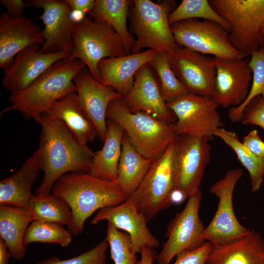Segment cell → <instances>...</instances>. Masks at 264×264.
Masks as SVG:
<instances>
[{"mask_svg":"<svg viewBox=\"0 0 264 264\" xmlns=\"http://www.w3.org/2000/svg\"><path fill=\"white\" fill-rule=\"evenodd\" d=\"M70 6L71 10L83 12L88 14L93 7L94 0H66Z\"/></svg>","mask_w":264,"mask_h":264,"instance_id":"obj_42","label":"cell"},{"mask_svg":"<svg viewBox=\"0 0 264 264\" xmlns=\"http://www.w3.org/2000/svg\"><path fill=\"white\" fill-rule=\"evenodd\" d=\"M214 59L216 75L211 97L219 107L231 108L240 106L247 97L252 82L249 58Z\"/></svg>","mask_w":264,"mask_h":264,"instance_id":"obj_15","label":"cell"},{"mask_svg":"<svg viewBox=\"0 0 264 264\" xmlns=\"http://www.w3.org/2000/svg\"><path fill=\"white\" fill-rule=\"evenodd\" d=\"M201 198L199 189L188 198L184 208L168 224L167 240L156 256L158 264H169L175 256L198 248L206 242L202 237L205 227L199 216Z\"/></svg>","mask_w":264,"mask_h":264,"instance_id":"obj_12","label":"cell"},{"mask_svg":"<svg viewBox=\"0 0 264 264\" xmlns=\"http://www.w3.org/2000/svg\"><path fill=\"white\" fill-rule=\"evenodd\" d=\"M141 259L136 264H153L156 258V253L154 248L147 247L140 252Z\"/></svg>","mask_w":264,"mask_h":264,"instance_id":"obj_43","label":"cell"},{"mask_svg":"<svg viewBox=\"0 0 264 264\" xmlns=\"http://www.w3.org/2000/svg\"><path fill=\"white\" fill-rule=\"evenodd\" d=\"M167 106L176 117L174 129L177 136L212 137L223 126L219 106L211 97L188 93L167 103Z\"/></svg>","mask_w":264,"mask_h":264,"instance_id":"obj_13","label":"cell"},{"mask_svg":"<svg viewBox=\"0 0 264 264\" xmlns=\"http://www.w3.org/2000/svg\"><path fill=\"white\" fill-rule=\"evenodd\" d=\"M39 124L37 150L44 175L35 195L50 193L55 182L68 172L88 173L94 153L82 146L66 125L49 113L41 115Z\"/></svg>","mask_w":264,"mask_h":264,"instance_id":"obj_1","label":"cell"},{"mask_svg":"<svg viewBox=\"0 0 264 264\" xmlns=\"http://www.w3.org/2000/svg\"><path fill=\"white\" fill-rule=\"evenodd\" d=\"M28 209L34 220L67 226L71 220V209L67 203L52 193L33 195Z\"/></svg>","mask_w":264,"mask_h":264,"instance_id":"obj_30","label":"cell"},{"mask_svg":"<svg viewBox=\"0 0 264 264\" xmlns=\"http://www.w3.org/2000/svg\"><path fill=\"white\" fill-rule=\"evenodd\" d=\"M30 6L42 9L36 18L42 21L44 40L40 51L45 54L58 52L71 54L73 47L72 32L76 24L71 17V9L66 0H29Z\"/></svg>","mask_w":264,"mask_h":264,"instance_id":"obj_14","label":"cell"},{"mask_svg":"<svg viewBox=\"0 0 264 264\" xmlns=\"http://www.w3.org/2000/svg\"><path fill=\"white\" fill-rule=\"evenodd\" d=\"M42 30L33 20L22 15L11 17L7 12L0 16V67L4 70L15 56L26 47L44 42Z\"/></svg>","mask_w":264,"mask_h":264,"instance_id":"obj_20","label":"cell"},{"mask_svg":"<svg viewBox=\"0 0 264 264\" xmlns=\"http://www.w3.org/2000/svg\"><path fill=\"white\" fill-rule=\"evenodd\" d=\"M154 160L139 153L124 133L115 182L127 197L139 187Z\"/></svg>","mask_w":264,"mask_h":264,"instance_id":"obj_28","label":"cell"},{"mask_svg":"<svg viewBox=\"0 0 264 264\" xmlns=\"http://www.w3.org/2000/svg\"><path fill=\"white\" fill-rule=\"evenodd\" d=\"M175 141L154 159L142 182L132 194L136 207L147 221L173 203L175 190Z\"/></svg>","mask_w":264,"mask_h":264,"instance_id":"obj_8","label":"cell"},{"mask_svg":"<svg viewBox=\"0 0 264 264\" xmlns=\"http://www.w3.org/2000/svg\"><path fill=\"white\" fill-rule=\"evenodd\" d=\"M243 173L241 169L230 170L209 189L211 193L217 197L219 202L215 215L205 227L202 237L213 246L231 242L243 237L250 231L239 221L233 205L234 189Z\"/></svg>","mask_w":264,"mask_h":264,"instance_id":"obj_10","label":"cell"},{"mask_svg":"<svg viewBox=\"0 0 264 264\" xmlns=\"http://www.w3.org/2000/svg\"><path fill=\"white\" fill-rule=\"evenodd\" d=\"M10 255L7 246L0 238V264H8Z\"/></svg>","mask_w":264,"mask_h":264,"instance_id":"obj_44","label":"cell"},{"mask_svg":"<svg viewBox=\"0 0 264 264\" xmlns=\"http://www.w3.org/2000/svg\"><path fill=\"white\" fill-rule=\"evenodd\" d=\"M249 56L248 66L252 73L250 88L244 101L230 109L228 115L233 122L241 121L245 107L252 99L259 95L264 96V49L260 48Z\"/></svg>","mask_w":264,"mask_h":264,"instance_id":"obj_35","label":"cell"},{"mask_svg":"<svg viewBox=\"0 0 264 264\" xmlns=\"http://www.w3.org/2000/svg\"><path fill=\"white\" fill-rule=\"evenodd\" d=\"M261 48H262L264 49V33L262 38Z\"/></svg>","mask_w":264,"mask_h":264,"instance_id":"obj_45","label":"cell"},{"mask_svg":"<svg viewBox=\"0 0 264 264\" xmlns=\"http://www.w3.org/2000/svg\"><path fill=\"white\" fill-rule=\"evenodd\" d=\"M213 136L220 138L234 151L238 159L249 174L252 191H258L264 181V159L252 154L240 141L237 133L233 131L220 128L215 131Z\"/></svg>","mask_w":264,"mask_h":264,"instance_id":"obj_31","label":"cell"},{"mask_svg":"<svg viewBox=\"0 0 264 264\" xmlns=\"http://www.w3.org/2000/svg\"><path fill=\"white\" fill-rule=\"evenodd\" d=\"M106 118L122 128L139 153L153 159L161 155L177 137L174 124L166 123L145 112H131L122 99L113 100L110 103Z\"/></svg>","mask_w":264,"mask_h":264,"instance_id":"obj_4","label":"cell"},{"mask_svg":"<svg viewBox=\"0 0 264 264\" xmlns=\"http://www.w3.org/2000/svg\"><path fill=\"white\" fill-rule=\"evenodd\" d=\"M157 53L149 49L142 52L101 60L98 67L102 84L113 88L124 97L132 88L136 72Z\"/></svg>","mask_w":264,"mask_h":264,"instance_id":"obj_22","label":"cell"},{"mask_svg":"<svg viewBox=\"0 0 264 264\" xmlns=\"http://www.w3.org/2000/svg\"><path fill=\"white\" fill-rule=\"evenodd\" d=\"M208 136H177L175 141V189L186 199L199 190L205 169L211 158Z\"/></svg>","mask_w":264,"mask_h":264,"instance_id":"obj_11","label":"cell"},{"mask_svg":"<svg viewBox=\"0 0 264 264\" xmlns=\"http://www.w3.org/2000/svg\"><path fill=\"white\" fill-rule=\"evenodd\" d=\"M28 209L16 206L0 205V238L7 246L10 257L23 259L26 246L23 242L26 230L33 221Z\"/></svg>","mask_w":264,"mask_h":264,"instance_id":"obj_26","label":"cell"},{"mask_svg":"<svg viewBox=\"0 0 264 264\" xmlns=\"http://www.w3.org/2000/svg\"><path fill=\"white\" fill-rule=\"evenodd\" d=\"M107 132L100 150L94 153L89 174L101 179L115 181L125 132L116 123L107 121Z\"/></svg>","mask_w":264,"mask_h":264,"instance_id":"obj_27","label":"cell"},{"mask_svg":"<svg viewBox=\"0 0 264 264\" xmlns=\"http://www.w3.org/2000/svg\"><path fill=\"white\" fill-rule=\"evenodd\" d=\"M72 234L57 223L34 220L27 228L23 239L25 246L33 242L57 244L67 247L71 242Z\"/></svg>","mask_w":264,"mask_h":264,"instance_id":"obj_34","label":"cell"},{"mask_svg":"<svg viewBox=\"0 0 264 264\" xmlns=\"http://www.w3.org/2000/svg\"><path fill=\"white\" fill-rule=\"evenodd\" d=\"M47 112L62 121L85 148H88L87 143L93 142L98 135L95 127L82 106L76 92L55 102Z\"/></svg>","mask_w":264,"mask_h":264,"instance_id":"obj_25","label":"cell"},{"mask_svg":"<svg viewBox=\"0 0 264 264\" xmlns=\"http://www.w3.org/2000/svg\"><path fill=\"white\" fill-rule=\"evenodd\" d=\"M148 64L156 72L162 94L167 103L188 93L172 69L169 55L158 53Z\"/></svg>","mask_w":264,"mask_h":264,"instance_id":"obj_33","label":"cell"},{"mask_svg":"<svg viewBox=\"0 0 264 264\" xmlns=\"http://www.w3.org/2000/svg\"><path fill=\"white\" fill-rule=\"evenodd\" d=\"M51 191L71 209V220L67 227L73 236L84 232L86 220L95 212L119 205L128 198L115 181L84 173L62 176L55 182Z\"/></svg>","mask_w":264,"mask_h":264,"instance_id":"obj_2","label":"cell"},{"mask_svg":"<svg viewBox=\"0 0 264 264\" xmlns=\"http://www.w3.org/2000/svg\"><path fill=\"white\" fill-rule=\"evenodd\" d=\"M40 170L38 150L28 158L13 175L0 181V205L28 209L33 195L31 189Z\"/></svg>","mask_w":264,"mask_h":264,"instance_id":"obj_24","label":"cell"},{"mask_svg":"<svg viewBox=\"0 0 264 264\" xmlns=\"http://www.w3.org/2000/svg\"><path fill=\"white\" fill-rule=\"evenodd\" d=\"M230 26L233 45L247 57L261 48L264 33V0H209Z\"/></svg>","mask_w":264,"mask_h":264,"instance_id":"obj_7","label":"cell"},{"mask_svg":"<svg viewBox=\"0 0 264 264\" xmlns=\"http://www.w3.org/2000/svg\"><path fill=\"white\" fill-rule=\"evenodd\" d=\"M242 143L255 156L264 159V141L260 138L256 130L250 131L244 137Z\"/></svg>","mask_w":264,"mask_h":264,"instance_id":"obj_40","label":"cell"},{"mask_svg":"<svg viewBox=\"0 0 264 264\" xmlns=\"http://www.w3.org/2000/svg\"><path fill=\"white\" fill-rule=\"evenodd\" d=\"M0 3L7 10V13L13 17L22 16L24 10L30 6L28 1L22 0H0Z\"/></svg>","mask_w":264,"mask_h":264,"instance_id":"obj_41","label":"cell"},{"mask_svg":"<svg viewBox=\"0 0 264 264\" xmlns=\"http://www.w3.org/2000/svg\"><path fill=\"white\" fill-rule=\"evenodd\" d=\"M207 264H264V239L254 230L231 242L213 246Z\"/></svg>","mask_w":264,"mask_h":264,"instance_id":"obj_23","label":"cell"},{"mask_svg":"<svg viewBox=\"0 0 264 264\" xmlns=\"http://www.w3.org/2000/svg\"><path fill=\"white\" fill-rule=\"evenodd\" d=\"M169 56L172 69L188 93L211 97L216 75L214 58L180 46Z\"/></svg>","mask_w":264,"mask_h":264,"instance_id":"obj_16","label":"cell"},{"mask_svg":"<svg viewBox=\"0 0 264 264\" xmlns=\"http://www.w3.org/2000/svg\"><path fill=\"white\" fill-rule=\"evenodd\" d=\"M174 3L172 0L157 3L149 0L132 1L131 22L137 39L131 54L147 47L171 55L180 46L175 41L169 22Z\"/></svg>","mask_w":264,"mask_h":264,"instance_id":"obj_5","label":"cell"},{"mask_svg":"<svg viewBox=\"0 0 264 264\" xmlns=\"http://www.w3.org/2000/svg\"><path fill=\"white\" fill-rule=\"evenodd\" d=\"M107 220L115 228L126 231L133 250L140 253L145 247L155 248L159 242L148 228L145 216L137 210L132 194L119 205L99 209L90 221L93 225Z\"/></svg>","mask_w":264,"mask_h":264,"instance_id":"obj_17","label":"cell"},{"mask_svg":"<svg viewBox=\"0 0 264 264\" xmlns=\"http://www.w3.org/2000/svg\"><path fill=\"white\" fill-rule=\"evenodd\" d=\"M72 38L73 47L70 57L83 62L91 75L101 83L99 62L104 58L127 55L119 35L102 21L86 17L74 25Z\"/></svg>","mask_w":264,"mask_h":264,"instance_id":"obj_6","label":"cell"},{"mask_svg":"<svg viewBox=\"0 0 264 264\" xmlns=\"http://www.w3.org/2000/svg\"><path fill=\"white\" fill-rule=\"evenodd\" d=\"M131 3L129 0H96L88 16L109 24L120 37L127 55L131 54L135 41L127 26Z\"/></svg>","mask_w":264,"mask_h":264,"instance_id":"obj_29","label":"cell"},{"mask_svg":"<svg viewBox=\"0 0 264 264\" xmlns=\"http://www.w3.org/2000/svg\"><path fill=\"white\" fill-rule=\"evenodd\" d=\"M170 26L175 41L180 46L216 58H247L233 45L229 33L214 22L191 19L178 22Z\"/></svg>","mask_w":264,"mask_h":264,"instance_id":"obj_9","label":"cell"},{"mask_svg":"<svg viewBox=\"0 0 264 264\" xmlns=\"http://www.w3.org/2000/svg\"><path fill=\"white\" fill-rule=\"evenodd\" d=\"M212 247L213 244L206 241L198 248L184 252L177 255L173 264H207L208 258Z\"/></svg>","mask_w":264,"mask_h":264,"instance_id":"obj_39","label":"cell"},{"mask_svg":"<svg viewBox=\"0 0 264 264\" xmlns=\"http://www.w3.org/2000/svg\"><path fill=\"white\" fill-rule=\"evenodd\" d=\"M106 239L110 248V258L114 264H136V254L133 250L129 235L107 223Z\"/></svg>","mask_w":264,"mask_h":264,"instance_id":"obj_36","label":"cell"},{"mask_svg":"<svg viewBox=\"0 0 264 264\" xmlns=\"http://www.w3.org/2000/svg\"><path fill=\"white\" fill-rule=\"evenodd\" d=\"M241 121L246 125H256L264 129V96H257L245 107Z\"/></svg>","mask_w":264,"mask_h":264,"instance_id":"obj_38","label":"cell"},{"mask_svg":"<svg viewBox=\"0 0 264 264\" xmlns=\"http://www.w3.org/2000/svg\"><path fill=\"white\" fill-rule=\"evenodd\" d=\"M202 19L214 22L229 33L228 22L214 9L208 0H183L169 14L170 25L176 22L191 19Z\"/></svg>","mask_w":264,"mask_h":264,"instance_id":"obj_32","label":"cell"},{"mask_svg":"<svg viewBox=\"0 0 264 264\" xmlns=\"http://www.w3.org/2000/svg\"><path fill=\"white\" fill-rule=\"evenodd\" d=\"M86 67L81 60L70 56L56 62L26 88L11 93V105L1 114L18 110L25 118L39 124L41 115L47 112L55 102L76 92L73 79Z\"/></svg>","mask_w":264,"mask_h":264,"instance_id":"obj_3","label":"cell"},{"mask_svg":"<svg viewBox=\"0 0 264 264\" xmlns=\"http://www.w3.org/2000/svg\"><path fill=\"white\" fill-rule=\"evenodd\" d=\"M108 246L105 239L91 249L71 258L61 260L58 257L52 256L35 264H106Z\"/></svg>","mask_w":264,"mask_h":264,"instance_id":"obj_37","label":"cell"},{"mask_svg":"<svg viewBox=\"0 0 264 264\" xmlns=\"http://www.w3.org/2000/svg\"><path fill=\"white\" fill-rule=\"evenodd\" d=\"M148 64L141 66L134 75L133 86L122 101L130 111H143L169 124L176 117L168 108L159 84Z\"/></svg>","mask_w":264,"mask_h":264,"instance_id":"obj_19","label":"cell"},{"mask_svg":"<svg viewBox=\"0 0 264 264\" xmlns=\"http://www.w3.org/2000/svg\"><path fill=\"white\" fill-rule=\"evenodd\" d=\"M40 48V44H32L17 54L4 70L2 85L5 89L11 93L24 90L54 63L71 55L63 52L45 54Z\"/></svg>","mask_w":264,"mask_h":264,"instance_id":"obj_18","label":"cell"},{"mask_svg":"<svg viewBox=\"0 0 264 264\" xmlns=\"http://www.w3.org/2000/svg\"><path fill=\"white\" fill-rule=\"evenodd\" d=\"M76 93L80 102L93 122L98 135L104 141L107 132L106 112L113 100L122 99L123 96L113 88L97 81L86 68L74 78Z\"/></svg>","mask_w":264,"mask_h":264,"instance_id":"obj_21","label":"cell"}]
</instances>
